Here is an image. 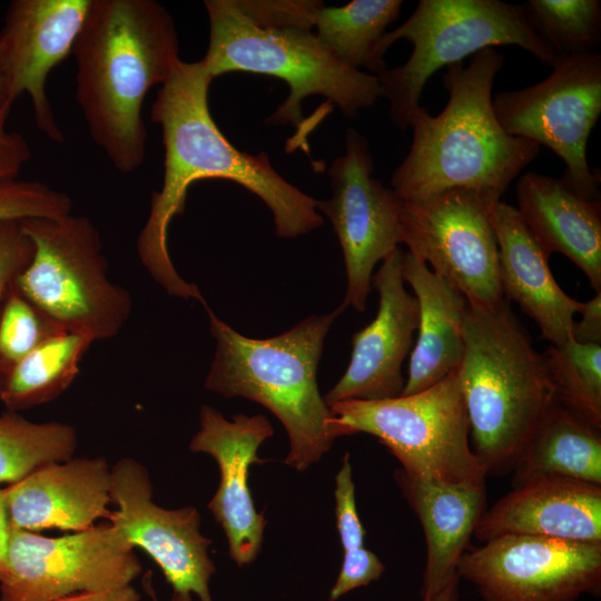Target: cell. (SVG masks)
I'll list each match as a JSON object with an SVG mask.
<instances>
[{
    "mask_svg": "<svg viewBox=\"0 0 601 601\" xmlns=\"http://www.w3.org/2000/svg\"><path fill=\"white\" fill-rule=\"evenodd\" d=\"M66 332L17 289L0 306V377L47 339Z\"/></svg>",
    "mask_w": 601,
    "mask_h": 601,
    "instance_id": "4dcf8cb0",
    "label": "cell"
},
{
    "mask_svg": "<svg viewBox=\"0 0 601 601\" xmlns=\"http://www.w3.org/2000/svg\"><path fill=\"white\" fill-rule=\"evenodd\" d=\"M404 250L400 247L382 260L372 276L378 293L375 318L352 337L349 364L338 382L323 396L327 406L344 401H380L402 395V365L414 346L418 306L405 288Z\"/></svg>",
    "mask_w": 601,
    "mask_h": 601,
    "instance_id": "e0dca14e",
    "label": "cell"
},
{
    "mask_svg": "<svg viewBox=\"0 0 601 601\" xmlns=\"http://www.w3.org/2000/svg\"><path fill=\"white\" fill-rule=\"evenodd\" d=\"M503 61L502 52L487 48L467 66L446 67L445 108L437 116L423 106L415 111L410 151L392 173V190L400 200H420L451 189L500 199L535 159L541 146L505 132L494 114L492 89Z\"/></svg>",
    "mask_w": 601,
    "mask_h": 601,
    "instance_id": "3957f363",
    "label": "cell"
},
{
    "mask_svg": "<svg viewBox=\"0 0 601 601\" xmlns=\"http://www.w3.org/2000/svg\"><path fill=\"white\" fill-rule=\"evenodd\" d=\"M139 592L131 585L75 593L52 601H140Z\"/></svg>",
    "mask_w": 601,
    "mask_h": 601,
    "instance_id": "f35d334b",
    "label": "cell"
},
{
    "mask_svg": "<svg viewBox=\"0 0 601 601\" xmlns=\"http://www.w3.org/2000/svg\"><path fill=\"white\" fill-rule=\"evenodd\" d=\"M581 319L573 322L571 338L580 344L601 345V292L588 300L581 302Z\"/></svg>",
    "mask_w": 601,
    "mask_h": 601,
    "instance_id": "74e56055",
    "label": "cell"
},
{
    "mask_svg": "<svg viewBox=\"0 0 601 601\" xmlns=\"http://www.w3.org/2000/svg\"><path fill=\"white\" fill-rule=\"evenodd\" d=\"M457 368L472 451L485 474L512 467L543 417L559 402L544 353L505 299L493 308L467 304Z\"/></svg>",
    "mask_w": 601,
    "mask_h": 601,
    "instance_id": "277c9868",
    "label": "cell"
},
{
    "mask_svg": "<svg viewBox=\"0 0 601 601\" xmlns=\"http://www.w3.org/2000/svg\"><path fill=\"white\" fill-rule=\"evenodd\" d=\"M404 282L418 306L417 338L402 395L422 392L457 371L464 351L465 297L423 260L404 252Z\"/></svg>",
    "mask_w": 601,
    "mask_h": 601,
    "instance_id": "cb8c5ba5",
    "label": "cell"
},
{
    "mask_svg": "<svg viewBox=\"0 0 601 601\" xmlns=\"http://www.w3.org/2000/svg\"><path fill=\"white\" fill-rule=\"evenodd\" d=\"M499 200L467 189L400 200L402 244L452 284L470 306L493 308L505 300L490 218Z\"/></svg>",
    "mask_w": 601,
    "mask_h": 601,
    "instance_id": "8fae6325",
    "label": "cell"
},
{
    "mask_svg": "<svg viewBox=\"0 0 601 601\" xmlns=\"http://www.w3.org/2000/svg\"><path fill=\"white\" fill-rule=\"evenodd\" d=\"M334 496L336 528L344 552L364 546L366 532L356 509L355 485L352 480L348 453L345 454L342 467L335 477Z\"/></svg>",
    "mask_w": 601,
    "mask_h": 601,
    "instance_id": "836d02e7",
    "label": "cell"
},
{
    "mask_svg": "<svg viewBox=\"0 0 601 601\" xmlns=\"http://www.w3.org/2000/svg\"><path fill=\"white\" fill-rule=\"evenodd\" d=\"M238 10L254 24L268 29L308 30L314 27L322 1L234 0Z\"/></svg>",
    "mask_w": 601,
    "mask_h": 601,
    "instance_id": "d6a6232c",
    "label": "cell"
},
{
    "mask_svg": "<svg viewBox=\"0 0 601 601\" xmlns=\"http://www.w3.org/2000/svg\"><path fill=\"white\" fill-rule=\"evenodd\" d=\"M518 213L550 257L561 253L601 292V201L587 200L561 179L523 174L515 188Z\"/></svg>",
    "mask_w": 601,
    "mask_h": 601,
    "instance_id": "7402d4cb",
    "label": "cell"
},
{
    "mask_svg": "<svg viewBox=\"0 0 601 601\" xmlns=\"http://www.w3.org/2000/svg\"><path fill=\"white\" fill-rule=\"evenodd\" d=\"M209 43L200 61L214 79L244 71L276 77L289 92L267 124L300 125L302 102L314 95L336 105L346 118H355L382 97L377 76L355 70L331 53L308 30L268 29L254 24L234 0H206Z\"/></svg>",
    "mask_w": 601,
    "mask_h": 601,
    "instance_id": "8992f818",
    "label": "cell"
},
{
    "mask_svg": "<svg viewBox=\"0 0 601 601\" xmlns=\"http://www.w3.org/2000/svg\"><path fill=\"white\" fill-rule=\"evenodd\" d=\"M142 566L109 521L58 538L10 528L0 601H52L131 584Z\"/></svg>",
    "mask_w": 601,
    "mask_h": 601,
    "instance_id": "7c38bea8",
    "label": "cell"
},
{
    "mask_svg": "<svg viewBox=\"0 0 601 601\" xmlns=\"http://www.w3.org/2000/svg\"><path fill=\"white\" fill-rule=\"evenodd\" d=\"M91 0H14L0 30V60L14 100L27 93L35 121L50 140L62 142L46 91L51 70L70 53Z\"/></svg>",
    "mask_w": 601,
    "mask_h": 601,
    "instance_id": "2e32d148",
    "label": "cell"
},
{
    "mask_svg": "<svg viewBox=\"0 0 601 601\" xmlns=\"http://www.w3.org/2000/svg\"><path fill=\"white\" fill-rule=\"evenodd\" d=\"M384 570L377 555L365 546L345 551L339 574L329 592V601H336L349 591L378 580Z\"/></svg>",
    "mask_w": 601,
    "mask_h": 601,
    "instance_id": "d590c367",
    "label": "cell"
},
{
    "mask_svg": "<svg viewBox=\"0 0 601 601\" xmlns=\"http://www.w3.org/2000/svg\"><path fill=\"white\" fill-rule=\"evenodd\" d=\"M8 115L9 111L0 112V180L17 179L31 157L26 139L18 132L7 130Z\"/></svg>",
    "mask_w": 601,
    "mask_h": 601,
    "instance_id": "8d00e7d4",
    "label": "cell"
},
{
    "mask_svg": "<svg viewBox=\"0 0 601 601\" xmlns=\"http://www.w3.org/2000/svg\"><path fill=\"white\" fill-rule=\"evenodd\" d=\"M11 88L0 60V112L11 110L14 102Z\"/></svg>",
    "mask_w": 601,
    "mask_h": 601,
    "instance_id": "60d3db41",
    "label": "cell"
},
{
    "mask_svg": "<svg viewBox=\"0 0 601 601\" xmlns=\"http://www.w3.org/2000/svg\"><path fill=\"white\" fill-rule=\"evenodd\" d=\"M71 198L40 181L0 180V220L70 214Z\"/></svg>",
    "mask_w": 601,
    "mask_h": 601,
    "instance_id": "1f68e13d",
    "label": "cell"
},
{
    "mask_svg": "<svg viewBox=\"0 0 601 601\" xmlns=\"http://www.w3.org/2000/svg\"><path fill=\"white\" fill-rule=\"evenodd\" d=\"M490 218L499 248L504 298L515 302L536 323L541 338L553 346L562 345L571 337L581 302L559 286L551 273L549 256L532 237L516 208L495 201Z\"/></svg>",
    "mask_w": 601,
    "mask_h": 601,
    "instance_id": "44dd1931",
    "label": "cell"
},
{
    "mask_svg": "<svg viewBox=\"0 0 601 601\" xmlns=\"http://www.w3.org/2000/svg\"><path fill=\"white\" fill-rule=\"evenodd\" d=\"M211 81L200 61L180 60L158 90L150 116L161 127L164 179L161 188L152 193L136 245L142 266L167 294L203 305L199 288L179 276L168 250L169 225L183 214L191 184L219 178L242 185L267 205L279 238H295L324 224L317 199L285 180L266 152L239 151L224 136L209 111Z\"/></svg>",
    "mask_w": 601,
    "mask_h": 601,
    "instance_id": "6da1fadb",
    "label": "cell"
},
{
    "mask_svg": "<svg viewBox=\"0 0 601 601\" xmlns=\"http://www.w3.org/2000/svg\"><path fill=\"white\" fill-rule=\"evenodd\" d=\"M459 581L460 578L454 579L442 591L422 601H459Z\"/></svg>",
    "mask_w": 601,
    "mask_h": 601,
    "instance_id": "b9f144b4",
    "label": "cell"
},
{
    "mask_svg": "<svg viewBox=\"0 0 601 601\" xmlns=\"http://www.w3.org/2000/svg\"><path fill=\"white\" fill-rule=\"evenodd\" d=\"M9 523L4 510L3 504V497H2V489H0V573L2 571L7 546H8V539H9Z\"/></svg>",
    "mask_w": 601,
    "mask_h": 601,
    "instance_id": "ab89813d",
    "label": "cell"
},
{
    "mask_svg": "<svg viewBox=\"0 0 601 601\" xmlns=\"http://www.w3.org/2000/svg\"><path fill=\"white\" fill-rule=\"evenodd\" d=\"M367 139L356 129L345 132V154L328 169L333 190L317 200L339 242L346 272L343 303L364 312L375 265L402 244L400 199L373 177Z\"/></svg>",
    "mask_w": 601,
    "mask_h": 601,
    "instance_id": "5bb4252c",
    "label": "cell"
},
{
    "mask_svg": "<svg viewBox=\"0 0 601 601\" xmlns=\"http://www.w3.org/2000/svg\"><path fill=\"white\" fill-rule=\"evenodd\" d=\"M33 256L17 289L63 331L92 342L119 334L132 311L130 293L108 277L100 234L86 216L21 219Z\"/></svg>",
    "mask_w": 601,
    "mask_h": 601,
    "instance_id": "ba28073f",
    "label": "cell"
},
{
    "mask_svg": "<svg viewBox=\"0 0 601 601\" xmlns=\"http://www.w3.org/2000/svg\"><path fill=\"white\" fill-rule=\"evenodd\" d=\"M401 0H353L342 7H321L314 27L323 46L346 66L382 75L386 63L376 48L386 28L397 19Z\"/></svg>",
    "mask_w": 601,
    "mask_h": 601,
    "instance_id": "4316f807",
    "label": "cell"
},
{
    "mask_svg": "<svg viewBox=\"0 0 601 601\" xmlns=\"http://www.w3.org/2000/svg\"><path fill=\"white\" fill-rule=\"evenodd\" d=\"M73 426L35 423L17 412L0 415V483H14L36 469L71 460L77 449Z\"/></svg>",
    "mask_w": 601,
    "mask_h": 601,
    "instance_id": "83f0119b",
    "label": "cell"
},
{
    "mask_svg": "<svg viewBox=\"0 0 601 601\" xmlns=\"http://www.w3.org/2000/svg\"><path fill=\"white\" fill-rule=\"evenodd\" d=\"M274 434L262 414H237L228 421L209 405L199 413V430L189 449L213 456L219 467L220 481L207 508L225 531L229 555L238 566L256 560L267 524L255 509L248 486L249 466L263 464L258 457L260 444Z\"/></svg>",
    "mask_w": 601,
    "mask_h": 601,
    "instance_id": "ac0fdd59",
    "label": "cell"
},
{
    "mask_svg": "<svg viewBox=\"0 0 601 601\" xmlns=\"http://www.w3.org/2000/svg\"><path fill=\"white\" fill-rule=\"evenodd\" d=\"M33 250L20 220H0V306L9 287L31 262Z\"/></svg>",
    "mask_w": 601,
    "mask_h": 601,
    "instance_id": "e575fe53",
    "label": "cell"
},
{
    "mask_svg": "<svg viewBox=\"0 0 601 601\" xmlns=\"http://www.w3.org/2000/svg\"><path fill=\"white\" fill-rule=\"evenodd\" d=\"M334 437L367 433L380 440L415 480L485 483L474 455L457 372L410 395L344 401L328 406Z\"/></svg>",
    "mask_w": 601,
    "mask_h": 601,
    "instance_id": "9c48e42d",
    "label": "cell"
},
{
    "mask_svg": "<svg viewBox=\"0 0 601 601\" xmlns=\"http://www.w3.org/2000/svg\"><path fill=\"white\" fill-rule=\"evenodd\" d=\"M558 402L601 428V345L571 337L544 352Z\"/></svg>",
    "mask_w": 601,
    "mask_h": 601,
    "instance_id": "f1b7e54d",
    "label": "cell"
},
{
    "mask_svg": "<svg viewBox=\"0 0 601 601\" xmlns=\"http://www.w3.org/2000/svg\"><path fill=\"white\" fill-rule=\"evenodd\" d=\"M512 486L560 477L601 485L600 428L558 403L518 456Z\"/></svg>",
    "mask_w": 601,
    "mask_h": 601,
    "instance_id": "d4e9b609",
    "label": "cell"
},
{
    "mask_svg": "<svg viewBox=\"0 0 601 601\" xmlns=\"http://www.w3.org/2000/svg\"><path fill=\"white\" fill-rule=\"evenodd\" d=\"M216 349L205 380L208 391L226 398L240 396L269 410L285 427L289 451L284 463L306 471L335 440L329 407L319 394L317 367L333 322L347 307L306 317L268 338L236 332L204 306Z\"/></svg>",
    "mask_w": 601,
    "mask_h": 601,
    "instance_id": "5b68a950",
    "label": "cell"
},
{
    "mask_svg": "<svg viewBox=\"0 0 601 601\" xmlns=\"http://www.w3.org/2000/svg\"><path fill=\"white\" fill-rule=\"evenodd\" d=\"M110 472L102 456L42 465L2 489L9 528L79 532L110 515Z\"/></svg>",
    "mask_w": 601,
    "mask_h": 601,
    "instance_id": "d6986e66",
    "label": "cell"
},
{
    "mask_svg": "<svg viewBox=\"0 0 601 601\" xmlns=\"http://www.w3.org/2000/svg\"><path fill=\"white\" fill-rule=\"evenodd\" d=\"M407 40L413 51L407 61L377 76L382 97L390 104V118L402 131L421 107L427 80L443 67L496 46H518L553 67L559 57L530 26L521 4L501 0H421L398 28L386 32L376 58L397 40Z\"/></svg>",
    "mask_w": 601,
    "mask_h": 601,
    "instance_id": "52a82bcc",
    "label": "cell"
},
{
    "mask_svg": "<svg viewBox=\"0 0 601 601\" xmlns=\"http://www.w3.org/2000/svg\"><path fill=\"white\" fill-rule=\"evenodd\" d=\"M457 575L483 601H577L601 590V543L502 535L465 550Z\"/></svg>",
    "mask_w": 601,
    "mask_h": 601,
    "instance_id": "4fadbf2b",
    "label": "cell"
},
{
    "mask_svg": "<svg viewBox=\"0 0 601 601\" xmlns=\"http://www.w3.org/2000/svg\"><path fill=\"white\" fill-rule=\"evenodd\" d=\"M512 534L601 543V485L549 477L513 487L484 511L473 535Z\"/></svg>",
    "mask_w": 601,
    "mask_h": 601,
    "instance_id": "ffe728a7",
    "label": "cell"
},
{
    "mask_svg": "<svg viewBox=\"0 0 601 601\" xmlns=\"http://www.w3.org/2000/svg\"><path fill=\"white\" fill-rule=\"evenodd\" d=\"M91 343L69 332L47 339L0 377L1 402L17 412L57 398L77 377Z\"/></svg>",
    "mask_w": 601,
    "mask_h": 601,
    "instance_id": "484cf974",
    "label": "cell"
},
{
    "mask_svg": "<svg viewBox=\"0 0 601 601\" xmlns=\"http://www.w3.org/2000/svg\"><path fill=\"white\" fill-rule=\"evenodd\" d=\"M109 495L117 510L110 512L108 521L152 559L174 592L213 601L209 581L216 568L208 554L211 541L199 531L197 509L167 510L154 503L147 470L130 457L111 467Z\"/></svg>",
    "mask_w": 601,
    "mask_h": 601,
    "instance_id": "9a60e30c",
    "label": "cell"
},
{
    "mask_svg": "<svg viewBox=\"0 0 601 601\" xmlns=\"http://www.w3.org/2000/svg\"><path fill=\"white\" fill-rule=\"evenodd\" d=\"M397 482L425 535L426 563L422 599L459 578L456 569L476 524L486 510L485 483H440L397 472Z\"/></svg>",
    "mask_w": 601,
    "mask_h": 601,
    "instance_id": "603a6c76",
    "label": "cell"
},
{
    "mask_svg": "<svg viewBox=\"0 0 601 601\" xmlns=\"http://www.w3.org/2000/svg\"><path fill=\"white\" fill-rule=\"evenodd\" d=\"M521 6L532 29L559 58L593 52L601 40L599 0H529Z\"/></svg>",
    "mask_w": 601,
    "mask_h": 601,
    "instance_id": "f546056e",
    "label": "cell"
},
{
    "mask_svg": "<svg viewBox=\"0 0 601 601\" xmlns=\"http://www.w3.org/2000/svg\"><path fill=\"white\" fill-rule=\"evenodd\" d=\"M495 117L511 136L544 145L565 164L563 184L587 200H600L601 176L587 159L588 140L601 114V56L560 57L533 86L492 98Z\"/></svg>",
    "mask_w": 601,
    "mask_h": 601,
    "instance_id": "30bf717a",
    "label": "cell"
},
{
    "mask_svg": "<svg viewBox=\"0 0 601 601\" xmlns=\"http://www.w3.org/2000/svg\"><path fill=\"white\" fill-rule=\"evenodd\" d=\"M150 572H148L142 579V585L146 593L150 597L151 601H159L151 584ZM170 601H193V594L187 592H174Z\"/></svg>",
    "mask_w": 601,
    "mask_h": 601,
    "instance_id": "7bdbcfd3",
    "label": "cell"
},
{
    "mask_svg": "<svg viewBox=\"0 0 601 601\" xmlns=\"http://www.w3.org/2000/svg\"><path fill=\"white\" fill-rule=\"evenodd\" d=\"M176 26L154 0H91L75 42L76 99L93 141L121 174L145 160L141 107L179 59Z\"/></svg>",
    "mask_w": 601,
    "mask_h": 601,
    "instance_id": "7a4b0ae2",
    "label": "cell"
}]
</instances>
